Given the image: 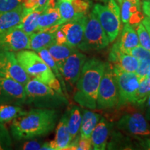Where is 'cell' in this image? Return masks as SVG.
I'll use <instances>...</instances> for the list:
<instances>
[{
	"instance_id": "cell-1",
	"label": "cell",
	"mask_w": 150,
	"mask_h": 150,
	"mask_svg": "<svg viewBox=\"0 0 150 150\" xmlns=\"http://www.w3.org/2000/svg\"><path fill=\"white\" fill-rule=\"evenodd\" d=\"M58 117V112L53 108H33L12 121L11 136L16 140L46 136L55 128Z\"/></svg>"
},
{
	"instance_id": "cell-2",
	"label": "cell",
	"mask_w": 150,
	"mask_h": 150,
	"mask_svg": "<svg viewBox=\"0 0 150 150\" xmlns=\"http://www.w3.org/2000/svg\"><path fill=\"white\" fill-rule=\"evenodd\" d=\"M105 63L93 58L84 63L80 76L76 82L74 99L81 107L95 109L98 90L104 71Z\"/></svg>"
},
{
	"instance_id": "cell-3",
	"label": "cell",
	"mask_w": 150,
	"mask_h": 150,
	"mask_svg": "<svg viewBox=\"0 0 150 150\" xmlns=\"http://www.w3.org/2000/svg\"><path fill=\"white\" fill-rule=\"evenodd\" d=\"M16 56L18 63L30 77L40 81L57 93L64 95L59 81L37 52L24 50L16 52Z\"/></svg>"
},
{
	"instance_id": "cell-4",
	"label": "cell",
	"mask_w": 150,
	"mask_h": 150,
	"mask_svg": "<svg viewBox=\"0 0 150 150\" xmlns=\"http://www.w3.org/2000/svg\"><path fill=\"white\" fill-rule=\"evenodd\" d=\"M25 104L35 108H57L68 104L67 97L35 79L31 78L24 86Z\"/></svg>"
},
{
	"instance_id": "cell-5",
	"label": "cell",
	"mask_w": 150,
	"mask_h": 150,
	"mask_svg": "<svg viewBox=\"0 0 150 150\" xmlns=\"http://www.w3.org/2000/svg\"><path fill=\"white\" fill-rule=\"evenodd\" d=\"M108 38L93 12L87 14L83 37L78 49L82 51L101 50L109 45Z\"/></svg>"
},
{
	"instance_id": "cell-6",
	"label": "cell",
	"mask_w": 150,
	"mask_h": 150,
	"mask_svg": "<svg viewBox=\"0 0 150 150\" xmlns=\"http://www.w3.org/2000/svg\"><path fill=\"white\" fill-rule=\"evenodd\" d=\"M118 103L119 92L113 66L109 63H106L98 90L97 108L99 109L111 108L118 106Z\"/></svg>"
},
{
	"instance_id": "cell-7",
	"label": "cell",
	"mask_w": 150,
	"mask_h": 150,
	"mask_svg": "<svg viewBox=\"0 0 150 150\" xmlns=\"http://www.w3.org/2000/svg\"><path fill=\"white\" fill-rule=\"evenodd\" d=\"M117 129L138 141L150 137L149 123L141 112H136L122 116L116 124Z\"/></svg>"
},
{
	"instance_id": "cell-8",
	"label": "cell",
	"mask_w": 150,
	"mask_h": 150,
	"mask_svg": "<svg viewBox=\"0 0 150 150\" xmlns=\"http://www.w3.org/2000/svg\"><path fill=\"white\" fill-rule=\"evenodd\" d=\"M113 72L119 92L118 106L134 104L136 94L140 84L136 73L125 72L115 66H113Z\"/></svg>"
},
{
	"instance_id": "cell-9",
	"label": "cell",
	"mask_w": 150,
	"mask_h": 150,
	"mask_svg": "<svg viewBox=\"0 0 150 150\" xmlns=\"http://www.w3.org/2000/svg\"><path fill=\"white\" fill-rule=\"evenodd\" d=\"M0 76L25 86L31 77L18 63L15 52L0 50Z\"/></svg>"
},
{
	"instance_id": "cell-10",
	"label": "cell",
	"mask_w": 150,
	"mask_h": 150,
	"mask_svg": "<svg viewBox=\"0 0 150 150\" xmlns=\"http://www.w3.org/2000/svg\"><path fill=\"white\" fill-rule=\"evenodd\" d=\"M24 86L13 79L0 76V104L21 105L25 104Z\"/></svg>"
},
{
	"instance_id": "cell-11",
	"label": "cell",
	"mask_w": 150,
	"mask_h": 150,
	"mask_svg": "<svg viewBox=\"0 0 150 150\" xmlns=\"http://www.w3.org/2000/svg\"><path fill=\"white\" fill-rule=\"evenodd\" d=\"M92 12L98 19L99 23L104 30L110 42L115 41L121 29L120 18L115 16L106 5L96 4Z\"/></svg>"
},
{
	"instance_id": "cell-12",
	"label": "cell",
	"mask_w": 150,
	"mask_h": 150,
	"mask_svg": "<svg viewBox=\"0 0 150 150\" xmlns=\"http://www.w3.org/2000/svg\"><path fill=\"white\" fill-rule=\"evenodd\" d=\"M86 61V56L76 50L63 63L59 71L65 81L66 88H72L76 83Z\"/></svg>"
},
{
	"instance_id": "cell-13",
	"label": "cell",
	"mask_w": 150,
	"mask_h": 150,
	"mask_svg": "<svg viewBox=\"0 0 150 150\" xmlns=\"http://www.w3.org/2000/svg\"><path fill=\"white\" fill-rule=\"evenodd\" d=\"M30 50V35L18 27L0 34V50L18 52Z\"/></svg>"
},
{
	"instance_id": "cell-14",
	"label": "cell",
	"mask_w": 150,
	"mask_h": 150,
	"mask_svg": "<svg viewBox=\"0 0 150 150\" xmlns=\"http://www.w3.org/2000/svg\"><path fill=\"white\" fill-rule=\"evenodd\" d=\"M90 6L88 0H57L56 2L63 23L87 15Z\"/></svg>"
},
{
	"instance_id": "cell-15",
	"label": "cell",
	"mask_w": 150,
	"mask_h": 150,
	"mask_svg": "<svg viewBox=\"0 0 150 150\" xmlns=\"http://www.w3.org/2000/svg\"><path fill=\"white\" fill-rule=\"evenodd\" d=\"M87 15L74 19L61 24L59 29L64 33L67 44L72 47L78 48L83 37Z\"/></svg>"
},
{
	"instance_id": "cell-16",
	"label": "cell",
	"mask_w": 150,
	"mask_h": 150,
	"mask_svg": "<svg viewBox=\"0 0 150 150\" xmlns=\"http://www.w3.org/2000/svg\"><path fill=\"white\" fill-rule=\"evenodd\" d=\"M60 27L59 24L32 33L30 35V50L37 52L55 42L56 33Z\"/></svg>"
},
{
	"instance_id": "cell-17",
	"label": "cell",
	"mask_w": 150,
	"mask_h": 150,
	"mask_svg": "<svg viewBox=\"0 0 150 150\" xmlns=\"http://www.w3.org/2000/svg\"><path fill=\"white\" fill-rule=\"evenodd\" d=\"M118 3L120 5V20L123 23L134 27L142 22L145 16L141 12V6L129 1H120Z\"/></svg>"
},
{
	"instance_id": "cell-18",
	"label": "cell",
	"mask_w": 150,
	"mask_h": 150,
	"mask_svg": "<svg viewBox=\"0 0 150 150\" xmlns=\"http://www.w3.org/2000/svg\"><path fill=\"white\" fill-rule=\"evenodd\" d=\"M67 114H68V111L65 112L64 115L62 116L58 123L55 138L50 142L52 150L67 149L68 145L72 142L67 125Z\"/></svg>"
},
{
	"instance_id": "cell-19",
	"label": "cell",
	"mask_w": 150,
	"mask_h": 150,
	"mask_svg": "<svg viewBox=\"0 0 150 150\" xmlns=\"http://www.w3.org/2000/svg\"><path fill=\"white\" fill-rule=\"evenodd\" d=\"M109 131L110 124L105 118H100L91 134V140L93 149L104 150L106 149Z\"/></svg>"
},
{
	"instance_id": "cell-20",
	"label": "cell",
	"mask_w": 150,
	"mask_h": 150,
	"mask_svg": "<svg viewBox=\"0 0 150 150\" xmlns=\"http://www.w3.org/2000/svg\"><path fill=\"white\" fill-rule=\"evenodd\" d=\"M25 13L26 9L21 4L14 10L0 13V34L18 26Z\"/></svg>"
},
{
	"instance_id": "cell-21",
	"label": "cell",
	"mask_w": 150,
	"mask_h": 150,
	"mask_svg": "<svg viewBox=\"0 0 150 150\" xmlns=\"http://www.w3.org/2000/svg\"><path fill=\"white\" fill-rule=\"evenodd\" d=\"M119 45L123 53L129 54V51L140 45L138 34L134 28L129 24H125L122 31Z\"/></svg>"
},
{
	"instance_id": "cell-22",
	"label": "cell",
	"mask_w": 150,
	"mask_h": 150,
	"mask_svg": "<svg viewBox=\"0 0 150 150\" xmlns=\"http://www.w3.org/2000/svg\"><path fill=\"white\" fill-rule=\"evenodd\" d=\"M63 24L58 8L56 7H46L39 17L36 31Z\"/></svg>"
},
{
	"instance_id": "cell-23",
	"label": "cell",
	"mask_w": 150,
	"mask_h": 150,
	"mask_svg": "<svg viewBox=\"0 0 150 150\" xmlns=\"http://www.w3.org/2000/svg\"><path fill=\"white\" fill-rule=\"evenodd\" d=\"M43 9L40 8H36L34 10L26 9L25 14L22 18L20 23L17 27L29 35L36 32L39 17Z\"/></svg>"
},
{
	"instance_id": "cell-24",
	"label": "cell",
	"mask_w": 150,
	"mask_h": 150,
	"mask_svg": "<svg viewBox=\"0 0 150 150\" xmlns=\"http://www.w3.org/2000/svg\"><path fill=\"white\" fill-rule=\"evenodd\" d=\"M46 49L56 61L59 70L67 58L78 50V48L72 47L69 45H60L57 44L56 42L52 43Z\"/></svg>"
},
{
	"instance_id": "cell-25",
	"label": "cell",
	"mask_w": 150,
	"mask_h": 150,
	"mask_svg": "<svg viewBox=\"0 0 150 150\" xmlns=\"http://www.w3.org/2000/svg\"><path fill=\"white\" fill-rule=\"evenodd\" d=\"M100 118L101 116L98 113L92 112L91 110H83L79 130L81 138H91L92 132Z\"/></svg>"
},
{
	"instance_id": "cell-26",
	"label": "cell",
	"mask_w": 150,
	"mask_h": 150,
	"mask_svg": "<svg viewBox=\"0 0 150 150\" xmlns=\"http://www.w3.org/2000/svg\"><path fill=\"white\" fill-rule=\"evenodd\" d=\"M82 120V114L79 106H74L71 108L67 114V125L70 132L72 141L77 136L80 130Z\"/></svg>"
},
{
	"instance_id": "cell-27",
	"label": "cell",
	"mask_w": 150,
	"mask_h": 150,
	"mask_svg": "<svg viewBox=\"0 0 150 150\" xmlns=\"http://www.w3.org/2000/svg\"><path fill=\"white\" fill-rule=\"evenodd\" d=\"M27 112L21 106L14 104H0V122L4 124L12 122Z\"/></svg>"
},
{
	"instance_id": "cell-28",
	"label": "cell",
	"mask_w": 150,
	"mask_h": 150,
	"mask_svg": "<svg viewBox=\"0 0 150 150\" xmlns=\"http://www.w3.org/2000/svg\"><path fill=\"white\" fill-rule=\"evenodd\" d=\"M37 54L40 56V58L43 61L46 63V64L50 67V68L51 69L52 72L56 76V77L58 79V80L59 81V82L61 83L62 90H63V93L65 95V97H67L68 96V93H67L66 85H65V81L63 79V76L60 72V71L58 68L57 65H56V61H54L52 56L50 55V52H48V50L47 49H42V50H39L38 52H37Z\"/></svg>"
},
{
	"instance_id": "cell-29",
	"label": "cell",
	"mask_w": 150,
	"mask_h": 150,
	"mask_svg": "<svg viewBox=\"0 0 150 150\" xmlns=\"http://www.w3.org/2000/svg\"><path fill=\"white\" fill-rule=\"evenodd\" d=\"M139 65V61L134 56L129 54L122 53L117 62L113 66L119 67L120 69L127 72L136 73Z\"/></svg>"
},
{
	"instance_id": "cell-30",
	"label": "cell",
	"mask_w": 150,
	"mask_h": 150,
	"mask_svg": "<svg viewBox=\"0 0 150 150\" xmlns=\"http://www.w3.org/2000/svg\"><path fill=\"white\" fill-rule=\"evenodd\" d=\"M150 95V78L146 76L140 81L139 86L137 90L134 104L142 106L145 104L147 97Z\"/></svg>"
},
{
	"instance_id": "cell-31",
	"label": "cell",
	"mask_w": 150,
	"mask_h": 150,
	"mask_svg": "<svg viewBox=\"0 0 150 150\" xmlns=\"http://www.w3.org/2000/svg\"><path fill=\"white\" fill-rule=\"evenodd\" d=\"M134 28H136V31L139 39L140 45L145 50L150 51V35L146 30L142 22L138 24Z\"/></svg>"
},
{
	"instance_id": "cell-32",
	"label": "cell",
	"mask_w": 150,
	"mask_h": 150,
	"mask_svg": "<svg viewBox=\"0 0 150 150\" xmlns=\"http://www.w3.org/2000/svg\"><path fill=\"white\" fill-rule=\"evenodd\" d=\"M12 148L11 136L3 123L0 122V150H8Z\"/></svg>"
},
{
	"instance_id": "cell-33",
	"label": "cell",
	"mask_w": 150,
	"mask_h": 150,
	"mask_svg": "<svg viewBox=\"0 0 150 150\" xmlns=\"http://www.w3.org/2000/svg\"><path fill=\"white\" fill-rule=\"evenodd\" d=\"M93 149L91 138H84L76 136L70 145L67 149H79V150H89Z\"/></svg>"
},
{
	"instance_id": "cell-34",
	"label": "cell",
	"mask_w": 150,
	"mask_h": 150,
	"mask_svg": "<svg viewBox=\"0 0 150 150\" xmlns=\"http://www.w3.org/2000/svg\"><path fill=\"white\" fill-rule=\"evenodd\" d=\"M150 69V59H146L139 61L138 70H136V74L140 81L147 76V74Z\"/></svg>"
},
{
	"instance_id": "cell-35",
	"label": "cell",
	"mask_w": 150,
	"mask_h": 150,
	"mask_svg": "<svg viewBox=\"0 0 150 150\" xmlns=\"http://www.w3.org/2000/svg\"><path fill=\"white\" fill-rule=\"evenodd\" d=\"M22 4V0H0V13L13 11Z\"/></svg>"
},
{
	"instance_id": "cell-36",
	"label": "cell",
	"mask_w": 150,
	"mask_h": 150,
	"mask_svg": "<svg viewBox=\"0 0 150 150\" xmlns=\"http://www.w3.org/2000/svg\"><path fill=\"white\" fill-rule=\"evenodd\" d=\"M129 54L136 57L139 61L143 59H150V51L145 50V48H143L140 45L137 46L135 48L131 50Z\"/></svg>"
},
{
	"instance_id": "cell-37",
	"label": "cell",
	"mask_w": 150,
	"mask_h": 150,
	"mask_svg": "<svg viewBox=\"0 0 150 150\" xmlns=\"http://www.w3.org/2000/svg\"><path fill=\"white\" fill-rule=\"evenodd\" d=\"M122 53V52L121 51L120 48L119 42L117 41V42H115L113 45V46L112 47L111 50L110 51L108 59H109L110 63H112V64H115Z\"/></svg>"
},
{
	"instance_id": "cell-38",
	"label": "cell",
	"mask_w": 150,
	"mask_h": 150,
	"mask_svg": "<svg viewBox=\"0 0 150 150\" xmlns=\"http://www.w3.org/2000/svg\"><path fill=\"white\" fill-rule=\"evenodd\" d=\"M43 143H41L40 142L38 141V140H29V141H27L24 142L23 145L20 147L21 149H25V150H38L41 149V147H42Z\"/></svg>"
},
{
	"instance_id": "cell-39",
	"label": "cell",
	"mask_w": 150,
	"mask_h": 150,
	"mask_svg": "<svg viewBox=\"0 0 150 150\" xmlns=\"http://www.w3.org/2000/svg\"><path fill=\"white\" fill-rule=\"evenodd\" d=\"M22 4L27 10H34L38 8V0H22Z\"/></svg>"
},
{
	"instance_id": "cell-40",
	"label": "cell",
	"mask_w": 150,
	"mask_h": 150,
	"mask_svg": "<svg viewBox=\"0 0 150 150\" xmlns=\"http://www.w3.org/2000/svg\"><path fill=\"white\" fill-rule=\"evenodd\" d=\"M107 7L115 16L120 18V8L117 5L115 0H109L107 3Z\"/></svg>"
},
{
	"instance_id": "cell-41",
	"label": "cell",
	"mask_w": 150,
	"mask_h": 150,
	"mask_svg": "<svg viewBox=\"0 0 150 150\" xmlns=\"http://www.w3.org/2000/svg\"><path fill=\"white\" fill-rule=\"evenodd\" d=\"M55 42L57 44L60 45H68L67 44V41L66 37H65V35L60 29H58L56 33Z\"/></svg>"
},
{
	"instance_id": "cell-42",
	"label": "cell",
	"mask_w": 150,
	"mask_h": 150,
	"mask_svg": "<svg viewBox=\"0 0 150 150\" xmlns=\"http://www.w3.org/2000/svg\"><path fill=\"white\" fill-rule=\"evenodd\" d=\"M142 9L144 15L150 18V1H143Z\"/></svg>"
},
{
	"instance_id": "cell-43",
	"label": "cell",
	"mask_w": 150,
	"mask_h": 150,
	"mask_svg": "<svg viewBox=\"0 0 150 150\" xmlns=\"http://www.w3.org/2000/svg\"><path fill=\"white\" fill-rule=\"evenodd\" d=\"M145 106H146L145 118L147 119V121L150 122V95H149V97H147V100H146Z\"/></svg>"
},
{
	"instance_id": "cell-44",
	"label": "cell",
	"mask_w": 150,
	"mask_h": 150,
	"mask_svg": "<svg viewBox=\"0 0 150 150\" xmlns=\"http://www.w3.org/2000/svg\"><path fill=\"white\" fill-rule=\"evenodd\" d=\"M141 22L150 35V18H148L147 16H145Z\"/></svg>"
},
{
	"instance_id": "cell-45",
	"label": "cell",
	"mask_w": 150,
	"mask_h": 150,
	"mask_svg": "<svg viewBox=\"0 0 150 150\" xmlns=\"http://www.w3.org/2000/svg\"><path fill=\"white\" fill-rule=\"evenodd\" d=\"M38 8L44 10L48 2V0H38Z\"/></svg>"
},
{
	"instance_id": "cell-46",
	"label": "cell",
	"mask_w": 150,
	"mask_h": 150,
	"mask_svg": "<svg viewBox=\"0 0 150 150\" xmlns=\"http://www.w3.org/2000/svg\"><path fill=\"white\" fill-rule=\"evenodd\" d=\"M117 1H131V2L134 3V4H136L138 5H140L141 6V4H140V0H117Z\"/></svg>"
},
{
	"instance_id": "cell-47",
	"label": "cell",
	"mask_w": 150,
	"mask_h": 150,
	"mask_svg": "<svg viewBox=\"0 0 150 150\" xmlns=\"http://www.w3.org/2000/svg\"><path fill=\"white\" fill-rule=\"evenodd\" d=\"M147 77H149V78H150V69H149V72H148V73H147Z\"/></svg>"
},
{
	"instance_id": "cell-48",
	"label": "cell",
	"mask_w": 150,
	"mask_h": 150,
	"mask_svg": "<svg viewBox=\"0 0 150 150\" xmlns=\"http://www.w3.org/2000/svg\"><path fill=\"white\" fill-rule=\"evenodd\" d=\"M142 1H150V0H142Z\"/></svg>"
}]
</instances>
